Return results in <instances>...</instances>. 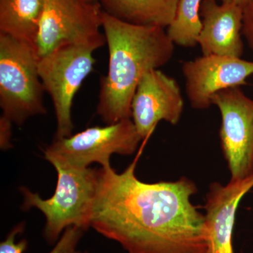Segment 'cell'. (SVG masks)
<instances>
[{"label": "cell", "instance_id": "obj_16", "mask_svg": "<svg viewBox=\"0 0 253 253\" xmlns=\"http://www.w3.org/2000/svg\"><path fill=\"white\" fill-rule=\"evenodd\" d=\"M24 223L15 226L0 244V253H23L27 249L28 241L22 239L16 242V236L24 230ZM83 229L77 226L68 227L60 238L59 242L49 253H70L76 251V247L83 235Z\"/></svg>", "mask_w": 253, "mask_h": 253}, {"label": "cell", "instance_id": "obj_10", "mask_svg": "<svg viewBox=\"0 0 253 253\" xmlns=\"http://www.w3.org/2000/svg\"><path fill=\"white\" fill-rule=\"evenodd\" d=\"M184 102L180 86L174 78L159 69L141 78L133 96L131 118L138 134L144 139L161 121L176 125Z\"/></svg>", "mask_w": 253, "mask_h": 253}, {"label": "cell", "instance_id": "obj_4", "mask_svg": "<svg viewBox=\"0 0 253 253\" xmlns=\"http://www.w3.org/2000/svg\"><path fill=\"white\" fill-rule=\"evenodd\" d=\"M34 46L0 33V107L17 126L46 113Z\"/></svg>", "mask_w": 253, "mask_h": 253}, {"label": "cell", "instance_id": "obj_21", "mask_svg": "<svg viewBox=\"0 0 253 253\" xmlns=\"http://www.w3.org/2000/svg\"><path fill=\"white\" fill-rule=\"evenodd\" d=\"M70 253H86V252L83 253V252H81V251H73V252H71Z\"/></svg>", "mask_w": 253, "mask_h": 253}, {"label": "cell", "instance_id": "obj_11", "mask_svg": "<svg viewBox=\"0 0 253 253\" xmlns=\"http://www.w3.org/2000/svg\"><path fill=\"white\" fill-rule=\"evenodd\" d=\"M202 29L198 39L203 55L241 58L243 7L217 0H203L201 6Z\"/></svg>", "mask_w": 253, "mask_h": 253}, {"label": "cell", "instance_id": "obj_5", "mask_svg": "<svg viewBox=\"0 0 253 253\" xmlns=\"http://www.w3.org/2000/svg\"><path fill=\"white\" fill-rule=\"evenodd\" d=\"M142 140L131 118L104 126H92L68 137L54 139L44 151L52 166L87 168L92 163L111 166L113 154L131 155Z\"/></svg>", "mask_w": 253, "mask_h": 253}, {"label": "cell", "instance_id": "obj_15", "mask_svg": "<svg viewBox=\"0 0 253 253\" xmlns=\"http://www.w3.org/2000/svg\"><path fill=\"white\" fill-rule=\"evenodd\" d=\"M203 0H179L175 16L167 33L174 44L194 47L202 29L201 6Z\"/></svg>", "mask_w": 253, "mask_h": 253}, {"label": "cell", "instance_id": "obj_18", "mask_svg": "<svg viewBox=\"0 0 253 253\" xmlns=\"http://www.w3.org/2000/svg\"><path fill=\"white\" fill-rule=\"evenodd\" d=\"M13 123L1 115L0 117V146L2 150L9 149L12 146L11 143Z\"/></svg>", "mask_w": 253, "mask_h": 253}, {"label": "cell", "instance_id": "obj_1", "mask_svg": "<svg viewBox=\"0 0 253 253\" xmlns=\"http://www.w3.org/2000/svg\"><path fill=\"white\" fill-rule=\"evenodd\" d=\"M136 165L97 169L91 227L127 253H211L206 217L190 200L194 181L142 182Z\"/></svg>", "mask_w": 253, "mask_h": 253}, {"label": "cell", "instance_id": "obj_20", "mask_svg": "<svg viewBox=\"0 0 253 253\" xmlns=\"http://www.w3.org/2000/svg\"><path fill=\"white\" fill-rule=\"evenodd\" d=\"M83 1H86V2H96V1H99L98 0H83Z\"/></svg>", "mask_w": 253, "mask_h": 253}, {"label": "cell", "instance_id": "obj_2", "mask_svg": "<svg viewBox=\"0 0 253 253\" xmlns=\"http://www.w3.org/2000/svg\"><path fill=\"white\" fill-rule=\"evenodd\" d=\"M109 53L107 74L100 81L96 113L106 125L131 118L133 96L146 73L167 64L174 44L166 28L132 24L103 11Z\"/></svg>", "mask_w": 253, "mask_h": 253}, {"label": "cell", "instance_id": "obj_3", "mask_svg": "<svg viewBox=\"0 0 253 253\" xmlns=\"http://www.w3.org/2000/svg\"><path fill=\"white\" fill-rule=\"evenodd\" d=\"M53 166L58 179L50 199H42L26 187L20 189L23 196V209L36 208L45 216L44 236L51 244L68 227L77 226L83 231L91 227L98 181L97 169Z\"/></svg>", "mask_w": 253, "mask_h": 253}, {"label": "cell", "instance_id": "obj_17", "mask_svg": "<svg viewBox=\"0 0 253 253\" xmlns=\"http://www.w3.org/2000/svg\"><path fill=\"white\" fill-rule=\"evenodd\" d=\"M242 34L253 51V0H249L243 7Z\"/></svg>", "mask_w": 253, "mask_h": 253}, {"label": "cell", "instance_id": "obj_14", "mask_svg": "<svg viewBox=\"0 0 253 253\" xmlns=\"http://www.w3.org/2000/svg\"><path fill=\"white\" fill-rule=\"evenodd\" d=\"M43 10L44 0H0V33L36 48Z\"/></svg>", "mask_w": 253, "mask_h": 253}, {"label": "cell", "instance_id": "obj_12", "mask_svg": "<svg viewBox=\"0 0 253 253\" xmlns=\"http://www.w3.org/2000/svg\"><path fill=\"white\" fill-rule=\"evenodd\" d=\"M253 188V173L226 185L213 182L206 196V224L211 238V253H234L232 234L236 212L241 199Z\"/></svg>", "mask_w": 253, "mask_h": 253}, {"label": "cell", "instance_id": "obj_8", "mask_svg": "<svg viewBox=\"0 0 253 253\" xmlns=\"http://www.w3.org/2000/svg\"><path fill=\"white\" fill-rule=\"evenodd\" d=\"M212 104L220 111L221 149L231 172V180L253 173V100L240 87L213 95Z\"/></svg>", "mask_w": 253, "mask_h": 253}, {"label": "cell", "instance_id": "obj_19", "mask_svg": "<svg viewBox=\"0 0 253 253\" xmlns=\"http://www.w3.org/2000/svg\"><path fill=\"white\" fill-rule=\"evenodd\" d=\"M217 1H220V2L236 4L241 6V7H244L249 0H217Z\"/></svg>", "mask_w": 253, "mask_h": 253}, {"label": "cell", "instance_id": "obj_7", "mask_svg": "<svg viewBox=\"0 0 253 253\" xmlns=\"http://www.w3.org/2000/svg\"><path fill=\"white\" fill-rule=\"evenodd\" d=\"M95 50L82 44H67L39 58L38 73L56 114L55 139L72 135L73 99L94 68Z\"/></svg>", "mask_w": 253, "mask_h": 253}, {"label": "cell", "instance_id": "obj_6", "mask_svg": "<svg viewBox=\"0 0 253 253\" xmlns=\"http://www.w3.org/2000/svg\"><path fill=\"white\" fill-rule=\"evenodd\" d=\"M103 9L99 1L44 0L36 49L39 58L67 44L99 49L106 43L102 28Z\"/></svg>", "mask_w": 253, "mask_h": 253}, {"label": "cell", "instance_id": "obj_13", "mask_svg": "<svg viewBox=\"0 0 253 253\" xmlns=\"http://www.w3.org/2000/svg\"><path fill=\"white\" fill-rule=\"evenodd\" d=\"M103 11L126 22L168 28L179 0H98Z\"/></svg>", "mask_w": 253, "mask_h": 253}, {"label": "cell", "instance_id": "obj_9", "mask_svg": "<svg viewBox=\"0 0 253 253\" xmlns=\"http://www.w3.org/2000/svg\"><path fill=\"white\" fill-rule=\"evenodd\" d=\"M186 93L195 109L212 105L213 95L231 87L247 84L253 75V61L221 55H207L185 61L181 66Z\"/></svg>", "mask_w": 253, "mask_h": 253}]
</instances>
